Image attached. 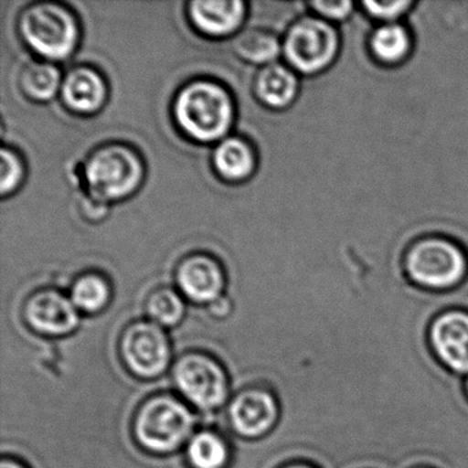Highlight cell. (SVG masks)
<instances>
[{
  "label": "cell",
  "instance_id": "6da1fadb",
  "mask_svg": "<svg viewBox=\"0 0 468 468\" xmlns=\"http://www.w3.org/2000/svg\"><path fill=\"white\" fill-rule=\"evenodd\" d=\"M196 429L191 408L174 394L160 393L142 402L133 416L136 443L154 454H169L188 443Z\"/></svg>",
  "mask_w": 468,
  "mask_h": 468
},
{
  "label": "cell",
  "instance_id": "7a4b0ae2",
  "mask_svg": "<svg viewBox=\"0 0 468 468\" xmlns=\"http://www.w3.org/2000/svg\"><path fill=\"white\" fill-rule=\"evenodd\" d=\"M404 273L410 284L424 292H453L468 279V257L448 238H421L405 253Z\"/></svg>",
  "mask_w": 468,
  "mask_h": 468
},
{
  "label": "cell",
  "instance_id": "3957f363",
  "mask_svg": "<svg viewBox=\"0 0 468 468\" xmlns=\"http://www.w3.org/2000/svg\"><path fill=\"white\" fill-rule=\"evenodd\" d=\"M175 117L190 138L215 142L231 128L234 106L223 87L213 81H194L177 95Z\"/></svg>",
  "mask_w": 468,
  "mask_h": 468
},
{
  "label": "cell",
  "instance_id": "277c9868",
  "mask_svg": "<svg viewBox=\"0 0 468 468\" xmlns=\"http://www.w3.org/2000/svg\"><path fill=\"white\" fill-rule=\"evenodd\" d=\"M86 180L95 201H117L131 196L144 180V164L131 147L108 144L87 158Z\"/></svg>",
  "mask_w": 468,
  "mask_h": 468
},
{
  "label": "cell",
  "instance_id": "5b68a950",
  "mask_svg": "<svg viewBox=\"0 0 468 468\" xmlns=\"http://www.w3.org/2000/svg\"><path fill=\"white\" fill-rule=\"evenodd\" d=\"M20 31L29 48L48 59L68 58L78 46L75 16L61 5H32L21 16Z\"/></svg>",
  "mask_w": 468,
  "mask_h": 468
},
{
  "label": "cell",
  "instance_id": "8992f818",
  "mask_svg": "<svg viewBox=\"0 0 468 468\" xmlns=\"http://www.w3.org/2000/svg\"><path fill=\"white\" fill-rule=\"evenodd\" d=\"M174 382L183 399L198 410H216L229 399V375L209 353L187 352L180 356L174 367Z\"/></svg>",
  "mask_w": 468,
  "mask_h": 468
},
{
  "label": "cell",
  "instance_id": "52a82bcc",
  "mask_svg": "<svg viewBox=\"0 0 468 468\" xmlns=\"http://www.w3.org/2000/svg\"><path fill=\"white\" fill-rule=\"evenodd\" d=\"M341 50V37L333 24L320 17L298 20L287 32V61L303 75H316L334 64Z\"/></svg>",
  "mask_w": 468,
  "mask_h": 468
},
{
  "label": "cell",
  "instance_id": "ba28073f",
  "mask_svg": "<svg viewBox=\"0 0 468 468\" xmlns=\"http://www.w3.org/2000/svg\"><path fill=\"white\" fill-rule=\"evenodd\" d=\"M120 357L131 374L141 379H154L171 364V341L157 323L139 320L122 331Z\"/></svg>",
  "mask_w": 468,
  "mask_h": 468
},
{
  "label": "cell",
  "instance_id": "9c48e42d",
  "mask_svg": "<svg viewBox=\"0 0 468 468\" xmlns=\"http://www.w3.org/2000/svg\"><path fill=\"white\" fill-rule=\"evenodd\" d=\"M231 429L246 440H257L272 431L281 416L278 397L267 386H249L229 402Z\"/></svg>",
  "mask_w": 468,
  "mask_h": 468
},
{
  "label": "cell",
  "instance_id": "30bf717a",
  "mask_svg": "<svg viewBox=\"0 0 468 468\" xmlns=\"http://www.w3.org/2000/svg\"><path fill=\"white\" fill-rule=\"evenodd\" d=\"M429 342L435 357L459 377L468 375V309L452 308L434 317Z\"/></svg>",
  "mask_w": 468,
  "mask_h": 468
},
{
  "label": "cell",
  "instance_id": "8fae6325",
  "mask_svg": "<svg viewBox=\"0 0 468 468\" xmlns=\"http://www.w3.org/2000/svg\"><path fill=\"white\" fill-rule=\"evenodd\" d=\"M24 316L32 330L48 336L73 333L80 323L78 308L57 290H42L27 301Z\"/></svg>",
  "mask_w": 468,
  "mask_h": 468
},
{
  "label": "cell",
  "instance_id": "7c38bea8",
  "mask_svg": "<svg viewBox=\"0 0 468 468\" xmlns=\"http://www.w3.org/2000/svg\"><path fill=\"white\" fill-rule=\"evenodd\" d=\"M176 279L183 294L199 303L220 298L226 282L220 264L207 254H194L183 260Z\"/></svg>",
  "mask_w": 468,
  "mask_h": 468
},
{
  "label": "cell",
  "instance_id": "4fadbf2b",
  "mask_svg": "<svg viewBox=\"0 0 468 468\" xmlns=\"http://www.w3.org/2000/svg\"><path fill=\"white\" fill-rule=\"evenodd\" d=\"M190 17L202 34L227 37L237 31L245 17V4L239 0L207 2L196 0L190 4Z\"/></svg>",
  "mask_w": 468,
  "mask_h": 468
},
{
  "label": "cell",
  "instance_id": "5bb4252c",
  "mask_svg": "<svg viewBox=\"0 0 468 468\" xmlns=\"http://www.w3.org/2000/svg\"><path fill=\"white\" fill-rule=\"evenodd\" d=\"M62 97L68 108L79 113H95L106 100V84L102 76L91 68L70 70L62 84Z\"/></svg>",
  "mask_w": 468,
  "mask_h": 468
},
{
  "label": "cell",
  "instance_id": "9a60e30c",
  "mask_svg": "<svg viewBox=\"0 0 468 468\" xmlns=\"http://www.w3.org/2000/svg\"><path fill=\"white\" fill-rule=\"evenodd\" d=\"M368 48L379 64L396 67L412 53V35L402 24H382L372 32Z\"/></svg>",
  "mask_w": 468,
  "mask_h": 468
},
{
  "label": "cell",
  "instance_id": "2e32d148",
  "mask_svg": "<svg viewBox=\"0 0 468 468\" xmlns=\"http://www.w3.org/2000/svg\"><path fill=\"white\" fill-rule=\"evenodd\" d=\"M256 92L260 100L270 108H287L298 94L297 76L290 68L270 64L259 73Z\"/></svg>",
  "mask_w": 468,
  "mask_h": 468
},
{
  "label": "cell",
  "instance_id": "e0dca14e",
  "mask_svg": "<svg viewBox=\"0 0 468 468\" xmlns=\"http://www.w3.org/2000/svg\"><path fill=\"white\" fill-rule=\"evenodd\" d=\"M188 464L191 468H227L231 462L229 441L215 430H201L187 443Z\"/></svg>",
  "mask_w": 468,
  "mask_h": 468
},
{
  "label": "cell",
  "instance_id": "ac0fdd59",
  "mask_svg": "<svg viewBox=\"0 0 468 468\" xmlns=\"http://www.w3.org/2000/svg\"><path fill=\"white\" fill-rule=\"evenodd\" d=\"M213 163L221 177L239 182L253 174L256 157L248 142L239 138H229L218 144L213 155Z\"/></svg>",
  "mask_w": 468,
  "mask_h": 468
},
{
  "label": "cell",
  "instance_id": "d6986e66",
  "mask_svg": "<svg viewBox=\"0 0 468 468\" xmlns=\"http://www.w3.org/2000/svg\"><path fill=\"white\" fill-rule=\"evenodd\" d=\"M232 48L240 58L246 61L253 64H268L281 53V43L272 32L249 28L235 37Z\"/></svg>",
  "mask_w": 468,
  "mask_h": 468
},
{
  "label": "cell",
  "instance_id": "ffe728a7",
  "mask_svg": "<svg viewBox=\"0 0 468 468\" xmlns=\"http://www.w3.org/2000/svg\"><path fill=\"white\" fill-rule=\"evenodd\" d=\"M111 286L103 276L86 273L80 276L70 290V300L79 312L98 314L111 301Z\"/></svg>",
  "mask_w": 468,
  "mask_h": 468
},
{
  "label": "cell",
  "instance_id": "44dd1931",
  "mask_svg": "<svg viewBox=\"0 0 468 468\" xmlns=\"http://www.w3.org/2000/svg\"><path fill=\"white\" fill-rule=\"evenodd\" d=\"M61 73L48 62H31L21 75V87L35 101H48L58 91Z\"/></svg>",
  "mask_w": 468,
  "mask_h": 468
},
{
  "label": "cell",
  "instance_id": "7402d4cb",
  "mask_svg": "<svg viewBox=\"0 0 468 468\" xmlns=\"http://www.w3.org/2000/svg\"><path fill=\"white\" fill-rule=\"evenodd\" d=\"M146 311L152 322L161 327H174L182 322L186 306L182 297L172 289H158L150 294Z\"/></svg>",
  "mask_w": 468,
  "mask_h": 468
},
{
  "label": "cell",
  "instance_id": "603a6c76",
  "mask_svg": "<svg viewBox=\"0 0 468 468\" xmlns=\"http://www.w3.org/2000/svg\"><path fill=\"white\" fill-rule=\"evenodd\" d=\"M361 6L372 20L382 24L399 23L415 4L410 0H393V2H363Z\"/></svg>",
  "mask_w": 468,
  "mask_h": 468
},
{
  "label": "cell",
  "instance_id": "cb8c5ba5",
  "mask_svg": "<svg viewBox=\"0 0 468 468\" xmlns=\"http://www.w3.org/2000/svg\"><path fill=\"white\" fill-rule=\"evenodd\" d=\"M2 165H0V190L2 194L13 193L23 182L24 165L21 158L15 150L4 147L0 152Z\"/></svg>",
  "mask_w": 468,
  "mask_h": 468
},
{
  "label": "cell",
  "instance_id": "d4e9b609",
  "mask_svg": "<svg viewBox=\"0 0 468 468\" xmlns=\"http://www.w3.org/2000/svg\"><path fill=\"white\" fill-rule=\"evenodd\" d=\"M311 6L320 18L331 24L349 20L355 10V4L350 0H314Z\"/></svg>",
  "mask_w": 468,
  "mask_h": 468
},
{
  "label": "cell",
  "instance_id": "484cf974",
  "mask_svg": "<svg viewBox=\"0 0 468 468\" xmlns=\"http://www.w3.org/2000/svg\"><path fill=\"white\" fill-rule=\"evenodd\" d=\"M81 207H83V213L86 215V218H94V220H98V218H102L103 216L106 215V204L103 202L95 201L91 197H86L83 204H81Z\"/></svg>",
  "mask_w": 468,
  "mask_h": 468
},
{
  "label": "cell",
  "instance_id": "4316f807",
  "mask_svg": "<svg viewBox=\"0 0 468 468\" xmlns=\"http://www.w3.org/2000/svg\"><path fill=\"white\" fill-rule=\"evenodd\" d=\"M209 312L216 319H224V317L229 316V312H231V303H229V298L221 295L220 298L209 303Z\"/></svg>",
  "mask_w": 468,
  "mask_h": 468
},
{
  "label": "cell",
  "instance_id": "83f0119b",
  "mask_svg": "<svg viewBox=\"0 0 468 468\" xmlns=\"http://www.w3.org/2000/svg\"><path fill=\"white\" fill-rule=\"evenodd\" d=\"M278 468H319L316 465L312 464L309 462H303V460H294V462H284L279 465Z\"/></svg>",
  "mask_w": 468,
  "mask_h": 468
},
{
  "label": "cell",
  "instance_id": "f1b7e54d",
  "mask_svg": "<svg viewBox=\"0 0 468 468\" xmlns=\"http://www.w3.org/2000/svg\"><path fill=\"white\" fill-rule=\"evenodd\" d=\"M0 468H28L23 462L20 460L15 459V457H4L2 459V465Z\"/></svg>",
  "mask_w": 468,
  "mask_h": 468
},
{
  "label": "cell",
  "instance_id": "f546056e",
  "mask_svg": "<svg viewBox=\"0 0 468 468\" xmlns=\"http://www.w3.org/2000/svg\"><path fill=\"white\" fill-rule=\"evenodd\" d=\"M464 385H465V390H467L468 394V375L464 378Z\"/></svg>",
  "mask_w": 468,
  "mask_h": 468
},
{
  "label": "cell",
  "instance_id": "4dcf8cb0",
  "mask_svg": "<svg viewBox=\"0 0 468 468\" xmlns=\"http://www.w3.org/2000/svg\"><path fill=\"white\" fill-rule=\"evenodd\" d=\"M421 468H426V467H421Z\"/></svg>",
  "mask_w": 468,
  "mask_h": 468
}]
</instances>
